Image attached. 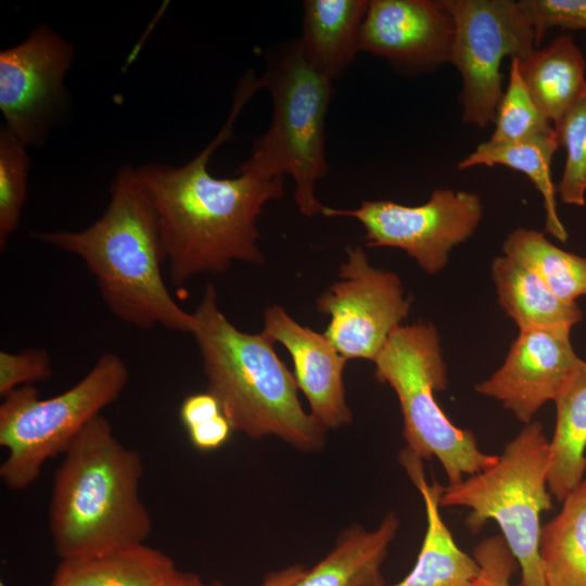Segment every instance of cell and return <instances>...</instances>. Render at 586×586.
Wrapping results in <instances>:
<instances>
[{
  "instance_id": "8fae6325",
  "label": "cell",
  "mask_w": 586,
  "mask_h": 586,
  "mask_svg": "<svg viewBox=\"0 0 586 586\" xmlns=\"http://www.w3.org/2000/svg\"><path fill=\"white\" fill-rule=\"evenodd\" d=\"M346 254L339 280L318 297L316 307L330 316L323 334L346 360L374 361L408 317L411 300L400 278L372 267L362 247L348 246Z\"/></svg>"
},
{
  "instance_id": "4fadbf2b",
  "label": "cell",
  "mask_w": 586,
  "mask_h": 586,
  "mask_svg": "<svg viewBox=\"0 0 586 586\" xmlns=\"http://www.w3.org/2000/svg\"><path fill=\"white\" fill-rule=\"evenodd\" d=\"M568 328L519 331L501 366L475 385L526 424L584 361Z\"/></svg>"
},
{
  "instance_id": "484cf974",
  "label": "cell",
  "mask_w": 586,
  "mask_h": 586,
  "mask_svg": "<svg viewBox=\"0 0 586 586\" xmlns=\"http://www.w3.org/2000/svg\"><path fill=\"white\" fill-rule=\"evenodd\" d=\"M494 123L495 130L488 140L493 143L519 142L555 130L524 85L517 59L511 60L508 85L498 103Z\"/></svg>"
},
{
  "instance_id": "1f68e13d",
  "label": "cell",
  "mask_w": 586,
  "mask_h": 586,
  "mask_svg": "<svg viewBox=\"0 0 586 586\" xmlns=\"http://www.w3.org/2000/svg\"><path fill=\"white\" fill-rule=\"evenodd\" d=\"M234 431L228 418L222 413L188 429L189 437L200 450H214L222 446Z\"/></svg>"
},
{
  "instance_id": "f546056e",
  "label": "cell",
  "mask_w": 586,
  "mask_h": 586,
  "mask_svg": "<svg viewBox=\"0 0 586 586\" xmlns=\"http://www.w3.org/2000/svg\"><path fill=\"white\" fill-rule=\"evenodd\" d=\"M49 353L41 348H27L18 353L0 352V395L4 397L22 386H34L52 377Z\"/></svg>"
},
{
  "instance_id": "ac0fdd59",
  "label": "cell",
  "mask_w": 586,
  "mask_h": 586,
  "mask_svg": "<svg viewBox=\"0 0 586 586\" xmlns=\"http://www.w3.org/2000/svg\"><path fill=\"white\" fill-rule=\"evenodd\" d=\"M491 275L498 303L519 331L572 329L583 319L577 303L560 300L533 270L508 256L493 259Z\"/></svg>"
},
{
  "instance_id": "3957f363",
  "label": "cell",
  "mask_w": 586,
  "mask_h": 586,
  "mask_svg": "<svg viewBox=\"0 0 586 586\" xmlns=\"http://www.w3.org/2000/svg\"><path fill=\"white\" fill-rule=\"evenodd\" d=\"M142 473L139 453L117 440L104 417L84 428L53 480L49 527L61 560L144 544L153 525L139 493Z\"/></svg>"
},
{
  "instance_id": "52a82bcc",
  "label": "cell",
  "mask_w": 586,
  "mask_h": 586,
  "mask_svg": "<svg viewBox=\"0 0 586 586\" xmlns=\"http://www.w3.org/2000/svg\"><path fill=\"white\" fill-rule=\"evenodd\" d=\"M548 441L538 421L524 424L489 468L444 486L440 506L462 507L466 526L479 533L488 521L518 561L523 586H544L539 558L540 518L552 508L548 488Z\"/></svg>"
},
{
  "instance_id": "7402d4cb",
  "label": "cell",
  "mask_w": 586,
  "mask_h": 586,
  "mask_svg": "<svg viewBox=\"0 0 586 586\" xmlns=\"http://www.w3.org/2000/svg\"><path fill=\"white\" fill-rule=\"evenodd\" d=\"M398 526L395 513H388L373 531H345L335 547L293 586L383 585L381 568Z\"/></svg>"
},
{
  "instance_id": "cb8c5ba5",
  "label": "cell",
  "mask_w": 586,
  "mask_h": 586,
  "mask_svg": "<svg viewBox=\"0 0 586 586\" xmlns=\"http://www.w3.org/2000/svg\"><path fill=\"white\" fill-rule=\"evenodd\" d=\"M539 558L544 586H586V477L542 526Z\"/></svg>"
},
{
  "instance_id": "83f0119b",
  "label": "cell",
  "mask_w": 586,
  "mask_h": 586,
  "mask_svg": "<svg viewBox=\"0 0 586 586\" xmlns=\"http://www.w3.org/2000/svg\"><path fill=\"white\" fill-rule=\"evenodd\" d=\"M560 145L566 151L562 176L556 186L566 205L584 206L586 195V89L553 124Z\"/></svg>"
},
{
  "instance_id": "d590c367",
  "label": "cell",
  "mask_w": 586,
  "mask_h": 586,
  "mask_svg": "<svg viewBox=\"0 0 586 586\" xmlns=\"http://www.w3.org/2000/svg\"><path fill=\"white\" fill-rule=\"evenodd\" d=\"M0 586H7L3 581L0 582Z\"/></svg>"
},
{
  "instance_id": "6da1fadb",
  "label": "cell",
  "mask_w": 586,
  "mask_h": 586,
  "mask_svg": "<svg viewBox=\"0 0 586 586\" xmlns=\"http://www.w3.org/2000/svg\"><path fill=\"white\" fill-rule=\"evenodd\" d=\"M259 89L253 72L243 76L225 125L184 165L148 164L137 168L157 218L175 286L198 275L222 273L233 262H265L256 220L268 201L283 195V178L267 179L242 168L237 177L217 178L207 167L215 150L231 138L245 103Z\"/></svg>"
},
{
  "instance_id": "e575fe53",
  "label": "cell",
  "mask_w": 586,
  "mask_h": 586,
  "mask_svg": "<svg viewBox=\"0 0 586 586\" xmlns=\"http://www.w3.org/2000/svg\"><path fill=\"white\" fill-rule=\"evenodd\" d=\"M166 586H206L194 573L178 571Z\"/></svg>"
},
{
  "instance_id": "ba28073f",
  "label": "cell",
  "mask_w": 586,
  "mask_h": 586,
  "mask_svg": "<svg viewBox=\"0 0 586 586\" xmlns=\"http://www.w3.org/2000/svg\"><path fill=\"white\" fill-rule=\"evenodd\" d=\"M128 380L126 362L105 353L59 395L41 398L31 385L5 395L0 405V445L8 449L0 467L4 485L13 491L31 485L47 460L65 454L84 428L118 399Z\"/></svg>"
},
{
  "instance_id": "ffe728a7",
  "label": "cell",
  "mask_w": 586,
  "mask_h": 586,
  "mask_svg": "<svg viewBox=\"0 0 586 586\" xmlns=\"http://www.w3.org/2000/svg\"><path fill=\"white\" fill-rule=\"evenodd\" d=\"M556 421L548 441L547 482L562 501L586 472V360L571 374L555 400Z\"/></svg>"
},
{
  "instance_id": "7c38bea8",
  "label": "cell",
  "mask_w": 586,
  "mask_h": 586,
  "mask_svg": "<svg viewBox=\"0 0 586 586\" xmlns=\"http://www.w3.org/2000/svg\"><path fill=\"white\" fill-rule=\"evenodd\" d=\"M74 47L41 24L0 52V112L4 128L27 146L41 144L66 100Z\"/></svg>"
},
{
  "instance_id": "44dd1931",
  "label": "cell",
  "mask_w": 586,
  "mask_h": 586,
  "mask_svg": "<svg viewBox=\"0 0 586 586\" xmlns=\"http://www.w3.org/2000/svg\"><path fill=\"white\" fill-rule=\"evenodd\" d=\"M178 571L168 555L140 544L61 560L51 586H166Z\"/></svg>"
},
{
  "instance_id": "e0dca14e",
  "label": "cell",
  "mask_w": 586,
  "mask_h": 586,
  "mask_svg": "<svg viewBox=\"0 0 586 586\" xmlns=\"http://www.w3.org/2000/svg\"><path fill=\"white\" fill-rule=\"evenodd\" d=\"M367 0H305L302 35L304 59L331 80L341 77L359 51Z\"/></svg>"
},
{
  "instance_id": "603a6c76",
  "label": "cell",
  "mask_w": 586,
  "mask_h": 586,
  "mask_svg": "<svg viewBox=\"0 0 586 586\" xmlns=\"http://www.w3.org/2000/svg\"><path fill=\"white\" fill-rule=\"evenodd\" d=\"M560 143L556 131L512 143L483 142L458 163L463 170L474 166L502 165L523 173L543 198L545 231L565 243L569 234L558 214L557 189L551 178L552 157Z\"/></svg>"
},
{
  "instance_id": "836d02e7",
  "label": "cell",
  "mask_w": 586,
  "mask_h": 586,
  "mask_svg": "<svg viewBox=\"0 0 586 586\" xmlns=\"http://www.w3.org/2000/svg\"><path fill=\"white\" fill-rule=\"evenodd\" d=\"M306 570L300 564L290 565L283 570L269 573L259 586H293L298 582ZM211 586H222L215 583Z\"/></svg>"
},
{
  "instance_id": "9c48e42d",
  "label": "cell",
  "mask_w": 586,
  "mask_h": 586,
  "mask_svg": "<svg viewBox=\"0 0 586 586\" xmlns=\"http://www.w3.org/2000/svg\"><path fill=\"white\" fill-rule=\"evenodd\" d=\"M454 21L449 62L462 78V119L494 123L502 95L505 58L523 60L536 48L535 30L518 1L441 0Z\"/></svg>"
},
{
  "instance_id": "2e32d148",
  "label": "cell",
  "mask_w": 586,
  "mask_h": 586,
  "mask_svg": "<svg viewBox=\"0 0 586 586\" xmlns=\"http://www.w3.org/2000/svg\"><path fill=\"white\" fill-rule=\"evenodd\" d=\"M398 459L423 499L426 530L412 570L398 583L381 586H472L480 565L459 548L441 515L444 486L428 482L423 460L408 449H403Z\"/></svg>"
},
{
  "instance_id": "d6986e66",
  "label": "cell",
  "mask_w": 586,
  "mask_h": 586,
  "mask_svg": "<svg viewBox=\"0 0 586 586\" xmlns=\"http://www.w3.org/2000/svg\"><path fill=\"white\" fill-rule=\"evenodd\" d=\"M518 60V59H517ZM521 77L540 112L556 124L586 89V62L570 35L518 60Z\"/></svg>"
},
{
  "instance_id": "4316f807",
  "label": "cell",
  "mask_w": 586,
  "mask_h": 586,
  "mask_svg": "<svg viewBox=\"0 0 586 586\" xmlns=\"http://www.w3.org/2000/svg\"><path fill=\"white\" fill-rule=\"evenodd\" d=\"M30 158L27 145L3 126L0 129V249L17 229L27 196Z\"/></svg>"
},
{
  "instance_id": "7a4b0ae2",
  "label": "cell",
  "mask_w": 586,
  "mask_h": 586,
  "mask_svg": "<svg viewBox=\"0 0 586 586\" xmlns=\"http://www.w3.org/2000/svg\"><path fill=\"white\" fill-rule=\"evenodd\" d=\"M33 237L78 256L94 277L103 302L120 321L142 330L161 326L192 332L193 315L173 298L163 278L165 250L137 168L125 165L117 170L107 207L89 227L38 231Z\"/></svg>"
},
{
  "instance_id": "9a60e30c",
  "label": "cell",
  "mask_w": 586,
  "mask_h": 586,
  "mask_svg": "<svg viewBox=\"0 0 586 586\" xmlns=\"http://www.w3.org/2000/svg\"><path fill=\"white\" fill-rule=\"evenodd\" d=\"M262 333L282 344L294 364V378L310 405L313 417L327 430L352 422L343 372L346 359L330 340L298 324L279 305L265 310Z\"/></svg>"
},
{
  "instance_id": "8992f818",
  "label": "cell",
  "mask_w": 586,
  "mask_h": 586,
  "mask_svg": "<svg viewBox=\"0 0 586 586\" xmlns=\"http://www.w3.org/2000/svg\"><path fill=\"white\" fill-rule=\"evenodd\" d=\"M258 82L271 94L272 120L239 168L267 179L291 176L300 212L307 217L322 214L315 188L329 170L324 122L332 80L308 64L294 40L271 59Z\"/></svg>"
},
{
  "instance_id": "5b68a950",
  "label": "cell",
  "mask_w": 586,
  "mask_h": 586,
  "mask_svg": "<svg viewBox=\"0 0 586 586\" xmlns=\"http://www.w3.org/2000/svg\"><path fill=\"white\" fill-rule=\"evenodd\" d=\"M373 362L378 381L388 384L398 398L405 448L421 460L436 459L448 485L497 461V455L480 448L472 431L451 422L435 398L448 380L441 339L433 324L399 327Z\"/></svg>"
},
{
  "instance_id": "f1b7e54d",
  "label": "cell",
  "mask_w": 586,
  "mask_h": 586,
  "mask_svg": "<svg viewBox=\"0 0 586 586\" xmlns=\"http://www.w3.org/2000/svg\"><path fill=\"white\" fill-rule=\"evenodd\" d=\"M535 30L536 47L551 27L586 30V0L518 1Z\"/></svg>"
},
{
  "instance_id": "5bb4252c",
  "label": "cell",
  "mask_w": 586,
  "mask_h": 586,
  "mask_svg": "<svg viewBox=\"0 0 586 586\" xmlns=\"http://www.w3.org/2000/svg\"><path fill=\"white\" fill-rule=\"evenodd\" d=\"M454 21L441 0H371L359 51L410 71L449 62Z\"/></svg>"
},
{
  "instance_id": "30bf717a",
  "label": "cell",
  "mask_w": 586,
  "mask_h": 586,
  "mask_svg": "<svg viewBox=\"0 0 586 586\" xmlns=\"http://www.w3.org/2000/svg\"><path fill=\"white\" fill-rule=\"evenodd\" d=\"M322 215L356 218L366 230L368 246L399 249L425 273L437 275L447 266L451 251L479 227L483 205L476 193L444 188L416 206L365 201L355 209L324 206Z\"/></svg>"
},
{
  "instance_id": "4dcf8cb0",
  "label": "cell",
  "mask_w": 586,
  "mask_h": 586,
  "mask_svg": "<svg viewBox=\"0 0 586 586\" xmlns=\"http://www.w3.org/2000/svg\"><path fill=\"white\" fill-rule=\"evenodd\" d=\"M472 556L480 565L472 586H523L510 583L519 564L501 535L482 539Z\"/></svg>"
},
{
  "instance_id": "277c9868",
  "label": "cell",
  "mask_w": 586,
  "mask_h": 586,
  "mask_svg": "<svg viewBox=\"0 0 586 586\" xmlns=\"http://www.w3.org/2000/svg\"><path fill=\"white\" fill-rule=\"evenodd\" d=\"M192 315L207 391L233 430L252 438L277 436L301 451L319 450L327 430L303 409L294 374L276 354L275 342L262 332L238 330L220 311L213 284Z\"/></svg>"
},
{
  "instance_id": "d4e9b609",
  "label": "cell",
  "mask_w": 586,
  "mask_h": 586,
  "mask_svg": "<svg viewBox=\"0 0 586 586\" xmlns=\"http://www.w3.org/2000/svg\"><path fill=\"white\" fill-rule=\"evenodd\" d=\"M502 255L533 270L565 303L586 296V257L558 247L540 231H511L502 243Z\"/></svg>"
},
{
  "instance_id": "d6a6232c",
  "label": "cell",
  "mask_w": 586,
  "mask_h": 586,
  "mask_svg": "<svg viewBox=\"0 0 586 586\" xmlns=\"http://www.w3.org/2000/svg\"><path fill=\"white\" fill-rule=\"evenodd\" d=\"M220 413L222 408L219 400L208 391L186 397L180 407V419L187 430Z\"/></svg>"
}]
</instances>
